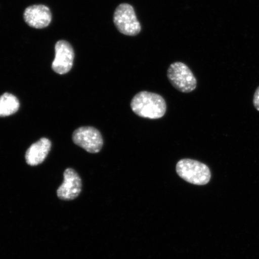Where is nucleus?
I'll list each match as a JSON object with an SVG mask.
<instances>
[{"label":"nucleus","instance_id":"obj_4","mask_svg":"<svg viewBox=\"0 0 259 259\" xmlns=\"http://www.w3.org/2000/svg\"><path fill=\"white\" fill-rule=\"evenodd\" d=\"M167 77L174 88L182 93H190L196 89L197 80L186 64L176 62L170 65Z\"/></svg>","mask_w":259,"mask_h":259},{"label":"nucleus","instance_id":"obj_6","mask_svg":"<svg viewBox=\"0 0 259 259\" xmlns=\"http://www.w3.org/2000/svg\"><path fill=\"white\" fill-rule=\"evenodd\" d=\"M82 191V181L78 174L71 168L64 172V181L58 187L57 194L63 200H72L77 198Z\"/></svg>","mask_w":259,"mask_h":259},{"label":"nucleus","instance_id":"obj_11","mask_svg":"<svg viewBox=\"0 0 259 259\" xmlns=\"http://www.w3.org/2000/svg\"><path fill=\"white\" fill-rule=\"evenodd\" d=\"M253 103L255 109L259 111V87L256 91H255L254 95Z\"/></svg>","mask_w":259,"mask_h":259},{"label":"nucleus","instance_id":"obj_5","mask_svg":"<svg viewBox=\"0 0 259 259\" xmlns=\"http://www.w3.org/2000/svg\"><path fill=\"white\" fill-rule=\"evenodd\" d=\"M74 144L90 153H98L103 145L101 134L95 127L86 126L77 128L72 136Z\"/></svg>","mask_w":259,"mask_h":259},{"label":"nucleus","instance_id":"obj_7","mask_svg":"<svg viewBox=\"0 0 259 259\" xmlns=\"http://www.w3.org/2000/svg\"><path fill=\"white\" fill-rule=\"evenodd\" d=\"M56 57L52 64L55 72L60 74L67 73L72 69L74 57L73 48L64 40L57 42L55 47Z\"/></svg>","mask_w":259,"mask_h":259},{"label":"nucleus","instance_id":"obj_3","mask_svg":"<svg viewBox=\"0 0 259 259\" xmlns=\"http://www.w3.org/2000/svg\"><path fill=\"white\" fill-rule=\"evenodd\" d=\"M113 22L118 30L125 35L135 36L141 31V25L135 10L127 3H122L116 8L113 15Z\"/></svg>","mask_w":259,"mask_h":259},{"label":"nucleus","instance_id":"obj_9","mask_svg":"<svg viewBox=\"0 0 259 259\" xmlns=\"http://www.w3.org/2000/svg\"><path fill=\"white\" fill-rule=\"evenodd\" d=\"M51 148V142L47 138H41L32 144L25 153V160L30 166H35L45 161Z\"/></svg>","mask_w":259,"mask_h":259},{"label":"nucleus","instance_id":"obj_1","mask_svg":"<svg viewBox=\"0 0 259 259\" xmlns=\"http://www.w3.org/2000/svg\"><path fill=\"white\" fill-rule=\"evenodd\" d=\"M131 106L135 114L151 119L163 117L167 109L163 97L148 92H141L135 95L132 100Z\"/></svg>","mask_w":259,"mask_h":259},{"label":"nucleus","instance_id":"obj_8","mask_svg":"<svg viewBox=\"0 0 259 259\" xmlns=\"http://www.w3.org/2000/svg\"><path fill=\"white\" fill-rule=\"evenodd\" d=\"M24 17L26 23L32 28L40 29L48 27L52 20L50 9L44 5H34L25 9Z\"/></svg>","mask_w":259,"mask_h":259},{"label":"nucleus","instance_id":"obj_10","mask_svg":"<svg viewBox=\"0 0 259 259\" xmlns=\"http://www.w3.org/2000/svg\"><path fill=\"white\" fill-rule=\"evenodd\" d=\"M20 103L17 97L6 93L0 96V117H6L17 112Z\"/></svg>","mask_w":259,"mask_h":259},{"label":"nucleus","instance_id":"obj_2","mask_svg":"<svg viewBox=\"0 0 259 259\" xmlns=\"http://www.w3.org/2000/svg\"><path fill=\"white\" fill-rule=\"evenodd\" d=\"M176 171L178 176L182 179L194 185H206L211 178L208 166L201 162L189 158L178 161Z\"/></svg>","mask_w":259,"mask_h":259}]
</instances>
